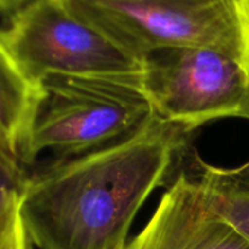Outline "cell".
<instances>
[{
  "mask_svg": "<svg viewBox=\"0 0 249 249\" xmlns=\"http://www.w3.org/2000/svg\"><path fill=\"white\" fill-rule=\"evenodd\" d=\"M122 249H249V239L221 217L199 183L182 172L145 227Z\"/></svg>",
  "mask_w": 249,
  "mask_h": 249,
  "instance_id": "obj_6",
  "label": "cell"
},
{
  "mask_svg": "<svg viewBox=\"0 0 249 249\" xmlns=\"http://www.w3.org/2000/svg\"><path fill=\"white\" fill-rule=\"evenodd\" d=\"M191 176L199 183L213 208L249 239V161L224 169L194 156Z\"/></svg>",
  "mask_w": 249,
  "mask_h": 249,
  "instance_id": "obj_8",
  "label": "cell"
},
{
  "mask_svg": "<svg viewBox=\"0 0 249 249\" xmlns=\"http://www.w3.org/2000/svg\"><path fill=\"white\" fill-rule=\"evenodd\" d=\"M81 21L142 59L170 47L220 52L249 71V0H63Z\"/></svg>",
  "mask_w": 249,
  "mask_h": 249,
  "instance_id": "obj_2",
  "label": "cell"
},
{
  "mask_svg": "<svg viewBox=\"0 0 249 249\" xmlns=\"http://www.w3.org/2000/svg\"><path fill=\"white\" fill-rule=\"evenodd\" d=\"M192 131L153 116L110 145L30 173L19 211L38 249H122L151 192L164 186Z\"/></svg>",
  "mask_w": 249,
  "mask_h": 249,
  "instance_id": "obj_1",
  "label": "cell"
},
{
  "mask_svg": "<svg viewBox=\"0 0 249 249\" xmlns=\"http://www.w3.org/2000/svg\"><path fill=\"white\" fill-rule=\"evenodd\" d=\"M142 89L156 116L195 131L215 119L242 117L249 71L211 49H160L144 57Z\"/></svg>",
  "mask_w": 249,
  "mask_h": 249,
  "instance_id": "obj_5",
  "label": "cell"
},
{
  "mask_svg": "<svg viewBox=\"0 0 249 249\" xmlns=\"http://www.w3.org/2000/svg\"><path fill=\"white\" fill-rule=\"evenodd\" d=\"M8 47L37 81L50 76L142 78L144 60L76 18L63 0H37L11 17Z\"/></svg>",
  "mask_w": 249,
  "mask_h": 249,
  "instance_id": "obj_4",
  "label": "cell"
},
{
  "mask_svg": "<svg viewBox=\"0 0 249 249\" xmlns=\"http://www.w3.org/2000/svg\"><path fill=\"white\" fill-rule=\"evenodd\" d=\"M46 98L44 84L28 75L0 31V150L25 166L34 124Z\"/></svg>",
  "mask_w": 249,
  "mask_h": 249,
  "instance_id": "obj_7",
  "label": "cell"
},
{
  "mask_svg": "<svg viewBox=\"0 0 249 249\" xmlns=\"http://www.w3.org/2000/svg\"><path fill=\"white\" fill-rule=\"evenodd\" d=\"M28 176L22 161L0 150V224L19 205Z\"/></svg>",
  "mask_w": 249,
  "mask_h": 249,
  "instance_id": "obj_9",
  "label": "cell"
},
{
  "mask_svg": "<svg viewBox=\"0 0 249 249\" xmlns=\"http://www.w3.org/2000/svg\"><path fill=\"white\" fill-rule=\"evenodd\" d=\"M43 84L47 98L28 144V164L43 151L69 157L110 145L156 114L142 78L50 76Z\"/></svg>",
  "mask_w": 249,
  "mask_h": 249,
  "instance_id": "obj_3",
  "label": "cell"
},
{
  "mask_svg": "<svg viewBox=\"0 0 249 249\" xmlns=\"http://www.w3.org/2000/svg\"><path fill=\"white\" fill-rule=\"evenodd\" d=\"M242 117L249 119V94H248V98H246V103H245V107H243V111H242Z\"/></svg>",
  "mask_w": 249,
  "mask_h": 249,
  "instance_id": "obj_12",
  "label": "cell"
},
{
  "mask_svg": "<svg viewBox=\"0 0 249 249\" xmlns=\"http://www.w3.org/2000/svg\"><path fill=\"white\" fill-rule=\"evenodd\" d=\"M34 243L24 226L19 205L0 224V249H34Z\"/></svg>",
  "mask_w": 249,
  "mask_h": 249,
  "instance_id": "obj_10",
  "label": "cell"
},
{
  "mask_svg": "<svg viewBox=\"0 0 249 249\" xmlns=\"http://www.w3.org/2000/svg\"><path fill=\"white\" fill-rule=\"evenodd\" d=\"M34 2H37V0H0V14L14 17Z\"/></svg>",
  "mask_w": 249,
  "mask_h": 249,
  "instance_id": "obj_11",
  "label": "cell"
}]
</instances>
